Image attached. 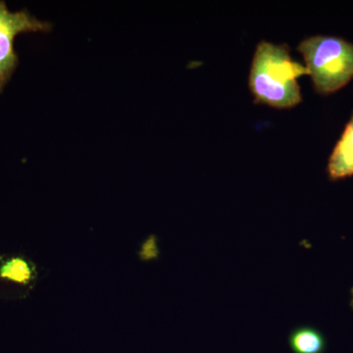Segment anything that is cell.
<instances>
[{
	"mask_svg": "<svg viewBox=\"0 0 353 353\" xmlns=\"http://www.w3.org/2000/svg\"><path fill=\"white\" fill-rule=\"evenodd\" d=\"M304 75L307 69L292 59L288 44L261 41L253 55L248 85L257 103L292 108L303 101L299 79Z\"/></svg>",
	"mask_w": 353,
	"mask_h": 353,
	"instance_id": "obj_1",
	"label": "cell"
},
{
	"mask_svg": "<svg viewBox=\"0 0 353 353\" xmlns=\"http://www.w3.org/2000/svg\"><path fill=\"white\" fill-rule=\"evenodd\" d=\"M316 92L330 94L353 78V43L333 36L309 37L297 46Z\"/></svg>",
	"mask_w": 353,
	"mask_h": 353,
	"instance_id": "obj_2",
	"label": "cell"
},
{
	"mask_svg": "<svg viewBox=\"0 0 353 353\" xmlns=\"http://www.w3.org/2000/svg\"><path fill=\"white\" fill-rule=\"evenodd\" d=\"M51 30V23L39 20L27 10L11 12L6 2L0 1V94L19 64L15 39L25 32H50Z\"/></svg>",
	"mask_w": 353,
	"mask_h": 353,
	"instance_id": "obj_3",
	"label": "cell"
},
{
	"mask_svg": "<svg viewBox=\"0 0 353 353\" xmlns=\"http://www.w3.org/2000/svg\"><path fill=\"white\" fill-rule=\"evenodd\" d=\"M38 265L22 253L0 254V299H27L38 285Z\"/></svg>",
	"mask_w": 353,
	"mask_h": 353,
	"instance_id": "obj_4",
	"label": "cell"
},
{
	"mask_svg": "<svg viewBox=\"0 0 353 353\" xmlns=\"http://www.w3.org/2000/svg\"><path fill=\"white\" fill-rule=\"evenodd\" d=\"M327 171L333 181L353 176V114L332 152Z\"/></svg>",
	"mask_w": 353,
	"mask_h": 353,
	"instance_id": "obj_5",
	"label": "cell"
},
{
	"mask_svg": "<svg viewBox=\"0 0 353 353\" xmlns=\"http://www.w3.org/2000/svg\"><path fill=\"white\" fill-rule=\"evenodd\" d=\"M290 347L294 353H323L326 340L318 330L312 327H299L290 334Z\"/></svg>",
	"mask_w": 353,
	"mask_h": 353,
	"instance_id": "obj_6",
	"label": "cell"
}]
</instances>
